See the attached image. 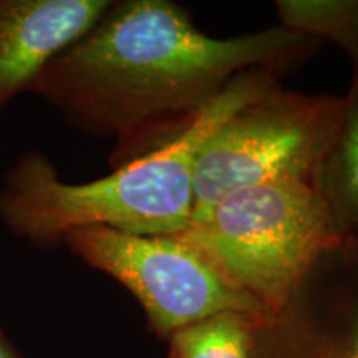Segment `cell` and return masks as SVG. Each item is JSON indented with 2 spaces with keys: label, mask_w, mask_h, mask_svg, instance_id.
I'll return each instance as SVG.
<instances>
[{
  "label": "cell",
  "mask_w": 358,
  "mask_h": 358,
  "mask_svg": "<svg viewBox=\"0 0 358 358\" xmlns=\"http://www.w3.org/2000/svg\"><path fill=\"white\" fill-rule=\"evenodd\" d=\"M108 0H0V115L42 70L88 32Z\"/></svg>",
  "instance_id": "52a82bcc"
},
{
  "label": "cell",
  "mask_w": 358,
  "mask_h": 358,
  "mask_svg": "<svg viewBox=\"0 0 358 358\" xmlns=\"http://www.w3.org/2000/svg\"><path fill=\"white\" fill-rule=\"evenodd\" d=\"M92 268L110 275L136 299L158 338L224 312L262 317L179 236H143L110 227H82L62 241Z\"/></svg>",
  "instance_id": "5b68a950"
},
{
  "label": "cell",
  "mask_w": 358,
  "mask_h": 358,
  "mask_svg": "<svg viewBox=\"0 0 358 358\" xmlns=\"http://www.w3.org/2000/svg\"><path fill=\"white\" fill-rule=\"evenodd\" d=\"M342 98L338 131L320 169L317 189L324 196L340 245L358 248V69Z\"/></svg>",
  "instance_id": "ba28073f"
},
{
  "label": "cell",
  "mask_w": 358,
  "mask_h": 358,
  "mask_svg": "<svg viewBox=\"0 0 358 358\" xmlns=\"http://www.w3.org/2000/svg\"><path fill=\"white\" fill-rule=\"evenodd\" d=\"M317 45L282 25L216 38L169 0H123L58 53L30 92L70 127L111 138L116 168L171 140L239 75L287 71Z\"/></svg>",
  "instance_id": "6da1fadb"
},
{
  "label": "cell",
  "mask_w": 358,
  "mask_h": 358,
  "mask_svg": "<svg viewBox=\"0 0 358 358\" xmlns=\"http://www.w3.org/2000/svg\"><path fill=\"white\" fill-rule=\"evenodd\" d=\"M0 358H24L0 327Z\"/></svg>",
  "instance_id": "8fae6325"
},
{
  "label": "cell",
  "mask_w": 358,
  "mask_h": 358,
  "mask_svg": "<svg viewBox=\"0 0 358 358\" xmlns=\"http://www.w3.org/2000/svg\"><path fill=\"white\" fill-rule=\"evenodd\" d=\"M275 10L279 25L319 42L330 40L358 69V0H279Z\"/></svg>",
  "instance_id": "30bf717a"
},
{
  "label": "cell",
  "mask_w": 358,
  "mask_h": 358,
  "mask_svg": "<svg viewBox=\"0 0 358 358\" xmlns=\"http://www.w3.org/2000/svg\"><path fill=\"white\" fill-rule=\"evenodd\" d=\"M259 319L224 312L182 327L168 338V358H250Z\"/></svg>",
  "instance_id": "9c48e42d"
},
{
  "label": "cell",
  "mask_w": 358,
  "mask_h": 358,
  "mask_svg": "<svg viewBox=\"0 0 358 358\" xmlns=\"http://www.w3.org/2000/svg\"><path fill=\"white\" fill-rule=\"evenodd\" d=\"M250 358H358V248L325 252L287 306L256 322Z\"/></svg>",
  "instance_id": "8992f818"
},
{
  "label": "cell",
  "mask_w": 358,
  "mask_h": 358,
  "mask_svg": "<svg viewBox=\"0 0 358 358\" xmlns=\"http://www.w3.org/2000/svg\"><path fill=\"white\" fill-rule=\"evenodd\" d=\"M342 108V96L289 92L279 83L236 110L198 155L191 222L224 196L245 187L274 181L317 186Z\"/></svg>",
  "instance_id": "277c9868"
},
{
  "label": "cell",
  "mask_w": 358,
  "mask_h": 358,
  "mask_svg": "<svg viewBox=\"0 0 358 358\" xmlns=\"http://www.w3.org/2000/svg\"><path fill=\"white\" fill-rule=\"evenodd\" d=\"M284 70L239 75L189 124L155 150L87 182H66L40 151H27L0 185V222L34 248L62 245L69 232L110 227L143 236L185 232L194 214V169L214 129L279 85Z\"/></svg>",
  "instance_id": "7a4b0ae2"
},
{
  "label": "cell",
  "mask_w": 358,
  "mask_h": 358,
  "mask_svg": "<svg viewBox=\"0 0 358 358\" xmlns=\"http://www.w3.org/2000/svg\"><path fill=\"white\" fill-rule=\"evenodd\" d=\"M176 236L262 315L287 306L319 259L340 245L324 196L306 181L231 192Z\"/></svg>",
  "instance_id": "3957f363"
}]
</instances>
